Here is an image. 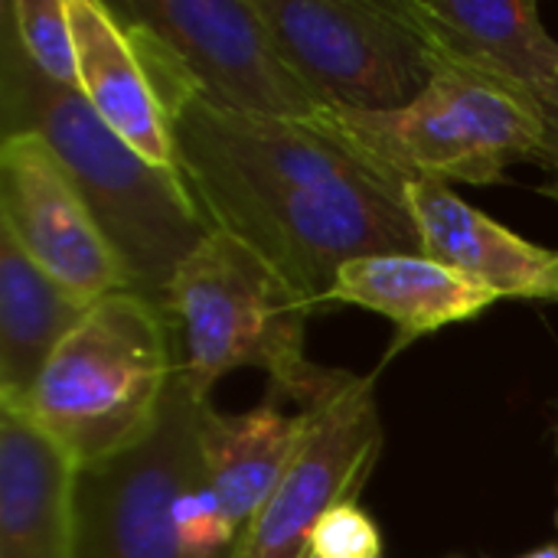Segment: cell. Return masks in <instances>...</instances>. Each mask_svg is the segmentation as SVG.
<instances>
[{
  "mask_svg": "<svg viewBox=\"0 0 558 558\" xmlns=\"http://www.w3.org/2000/svg\"><path fill=\"white\" fill-rule=\"evenodd\" d=\"M177 167L213 229L252 245L314 311L337 271L366 255L422 252L405 186L383 177L324 121L170 108Z\"/></svg>",
  "mask_w": 558,
  "mask_h": 558,
  "instance_id": "6da1fadb",
  "label": "cell"
},
{
  "mask_svg": "<svg viewBox=\"0 0 558 558\" xmlns=\"http://www.w3.org/2000/svg\"><path fill=\"white\" fill-rule=\"evenodd\" d=\"M0 128L3 137H43L101 232L121 255L131 291L163 304L183 258L213 229L183 177L147 163L82 98L46 78L0 20Z\"/></svg>",
  "mask_w": 558,
  "mask_h": 558,
  "instance_id": "7a4b0ae2",
  "label": "cell"
},
{
  "mask_svg": "<svg viewBox=\"0 0 558 558\" xmlns=\"http://www.w3.org/2000/svg\"><path fill=\"white\" fill-rule=\"evenodd\" d=\"M177 376L196 402H213L219 379L239 369L268 376V399L307 405L333 376L304 353L307 298L252 245L209 229L163 294Z\"/></svg>",
  "mask_w": 558,
  "mask_h": 558,
  "instance_id": "3957f363",
  "label": "cell"
},
{
  "mask_svg": "<svg viewBox=\"0 0 558 558\" xmlns=\"http://www.w3.org/2000/svg\"><path fill=\"white\" fill-rule=\"evenodd\" d=\"M177 353L167 314L137 291H114L46 363L26 415L78 471L144 445L167 409Z\"/></svg>",
  "mask_w": 558,
  "mask_h": 558,
  "instance_id": "277c9868",
  "label": "cell"
},
{
  "mask_svg": "<svg viewBox=\"0 0 558 558\" xmlns=\"http://www.w3.org/2000/svg\"><path fill=\"white\" fill-rule=\"evenodd\" d=\"M324 124L399 186H490L513 163H539L546 137L539 101L438 59L428 85L405 108H333Z\"/></svg>",
  "mask_w": 558,
  "mask_h": 558,
  "instance_id": "5b68a950",
  "label": "cell"
},
{
  "mask_svg": "<svg viewBox=\"0 0 558 558\" xmlns=\"http://www.w3.org/2000/svg\"><path fill=\"white\" fill-rule=\"evenodd\" d=\"M167 108L199 98L219 111L320 124L330 111L288 65L258 0H118Z\"/></svg>",
  "mask_w": 558,
  "mask_h": 558,
  "instance_id": "8992f818",
  "label": "cell"
},
{
  "mask_svg": "<svg viewBox=\"0 0 558 558\" xmlns=\"http://www.w3.org/2000/svg\"><path fill=\"white\" fill-rule=\"evenodd\" d=\"M258 10L327 111H396L432 78L428 46L392 0H258Z\"/></svg>",
  "mask_w": 558,
  "mask_h": 558,
  "instance_id": "52a82bcc",
  "label": "cell"
},
{
  "mask_svg": "<svg viewBox=\"0 0 558 558\" xmlns=\"http://www.w3.org/2000/svg\"><path fill=\"white\" fill-rule=\"evenodd\" d=\"M199 412L203 402L173 376L157 432L134 451L78 471L75 558H186L177 530V500L206 474Z\"/></svg>",
  "mask_w": 558,
  "mask_h": 558,
  "instance_id": "ba28073f",
  "label": "cell"
},
{
  "mask_svg": "<svg viewBox=\"0 0 558 558\" xmlns=\"http://www.w3.org/2000/svg\"><path fill=\"white\" fill-rule=\"evenodd\" d=\"M307 409V438L271 500L242 533L235 558H301L320 517L356 500L379 461L383 422L373 379L333 369Z\"/></svg>",
  "mask_w": 558,
  "mask_h": 558,
  "instance_id": "9c48e42d",
  "label": "cell"
},
{
  "mask_svg": "<svg viewBox=\"0 0 558 558\" xmlns=\"http://www.w3.org/2000/svg\"><path fill=\"white\" fill-rule=\"evenodd\" d=\"M0 226L62 288L85 301L131 291V275L88 203L36 134L0 144Z\"/></svg>",
  "mask_w": 558,
  "mask_h": 558,
  "instance_id": "30bf717a",
  "label": "cell"
},
{
  "mask_svg": "<svg viewBox=\"0 0 558 558\" xmlns=\"http://www.w3.org/2000/svg\"><path fill=\"white\" fill-rule=\"evenodd\" d=\"M428 56L533 101L558 75V39L533 0H392Z\"/></svg>",
  "mask_w": 558,
  "mask_h": 558,
  "instance_id": "8fae6325",
  "label": "cell"
},
{
  "mask_svg": "<svg viewBox=\"0 0 558 558\" xmlns=\"http://www.w3.org/2000/svg\"><path fill=\"white\" fill-rule=\"evenodd\" d=\"M405 203L422 235V255L477 281L497 301L523 298L558 304V248L517 235L448 183H409Z\"/></svg>",
  "mask_w": 558,
  "mask_h": 558,
  "instance_id": "7c38bea8",
  "label": "cell"
},
{
  "mask_svg": "<svg viewBox=\"0 0 558 558\" xmlns=\"http://www.w3.org/2000/svg\"><path fill=\"white\" fill-rule=\"evenodd\" d=\"M78 468L26 412L0 409V558H75Z\"/></svg>",
  "mask_w": 558,
  "mask_h": 558,
  "instance_id": "4fadbf2b",
  "label": "cell"
},
{
  "mask_svg": "<svg viewBox=\"0 0 558 558\" xmlns=\"http://www.w3.org/2000/svg\"><path fill=\"white\" fill-rule=\"evenodd\" d=\"M75 36L78 92L147 163L180 173L167 108L121 20L98 0H65Z\"/></svg>",
  "mask_w": 558,
  "mask_h": 558,
  "instance_id": "5bb4252c",
  "label": "cell"
},
{
  "mask_svg": "<svg viewBox=\"0 0 558 558\" xmlns=\"http://www.w3.org/2000/svg\"><path fill=\"white\" fill-rule=\"evenodd\" d=\"M494 301L487 288L422 252H392L347 262L324 307L353 304L392 320L396 350H402L441 327L481 317Z\"/></svg>",
  "mask_w": 558,
  "mask_h": 558,
  "instance_id": "9a60e30c",
  "label": "cell"
},
{
  "mask_svg": "<svg viewBox=\"0 0 558 558\" xmlns=\"http://www.w3.org/2000/svg\"><path fill=\"white\" fill-rule=\"evenodd\" d=\"M311 428V409L288 412L268 399L248 412L222 415L209 405L199 412V454L213 490L245 533L271 500Z\"/></svg>",
  "mask_w": 558,
  "mask_h": 558,
  "instance_id": "2e32d148",
  "label": "cell"
},
{
  "mask_svg": "<svg viewBox=\"0 0 558 558\" xmlns=\"http://www.w3.org/2000/svg\"><path fill=\"white\" fill-rule=\"evenodd\" d=\"M88 307L0 226V409L26 412L36 379Z\"/></svg>",
  "mask_w": 558,
  "mask_h": 558,
  "instance_id": "e0dca14e",
  "label": "cell"
},
{
  "mask_svg": "<svg viewBox=\"0 0 558 558\" xmlns=\"http://www.w3.org/2000/svg\"><path fill=\"white\" fill-rule=\"evenodd\" d=\"M0 20L13 29L26 59L46 78L65 88L78 85L75 36L65 0H7L0 7Z\"/></svg>",
  "mask_w": 558,
  "mask_h": 558,
  "instance_id": "ac0fdd59",
  "label": "cell"
},
{
  "mask_svg": "<svg viewBox=\"0 0 558 558\" xmlns=\"http://www.w3.org/2000/svg\"><path fill=\"white\" fill-rule=\"evenodd\" d=\"M383 533L376 520L356 504H340L311 530L301 558H383Z\"/></svg>",
  "mask_w": 558,
  "mask_h": 558,
  "instance_id": "d6986e66",
  "label": "cell"
},
{
  "mask_svg": "<svg viewBox=\"0 0 558 558\" xmlns=\"http://www.w3.org/2000/svg\"><path fill=\"white\" fill-rule=\"evenodd\" d=\"M539 108H543V128H546L539 167L553 177V183L546 186V193H549V196H558V75L543 88Z\"/></svg>",
  "mask_w": 558,
  "mask_h": 558,
  "instance_id": "ffe728a7",
  "label": "cell"
},
{
  "mask_svg": "<svg viewBox=\"0 0 558 558\" xmlns=\"http://www.w3.org/2000/svg\"><path fill=\"white\" fill-rule=\"evenodd\" d=\"M520 558H558V543L539 546V549H533V553H526V556H520Z\"/></svg>",
  "mask_w": 558,
  "mask_h": 558,
  "instance_id": "44dd1931",
  "label": "cell"
},
{
  "mask_svg": "<svg viewBox=\"0 0 558 558\" xmlns=\"http://www.w3.org/2000/svg\"><path fill=\"white\" fill-rule=\"evenodd\" d=\"M553 199H558V196H553Z\"/></svg>",
  "mask_w": 558,
  "mask_h": 558,
  "instance_id": "7402d4cb",
  "label": "cell"
},
{
  "mask_svg": "<svg viewBox=\"0 0 558 558\" xmlns=\"http://www.w3.org/2000/svg\"><path fill=\"white\" fill-rule=\"evenodd\" d=\"M556 520H558V517H556Z\"/></svg>",
  "mask_w": 558,
  "mask_h": 558,
  "instance_id": "603a6c76",
  "label": "cell"
}]
</instances>
